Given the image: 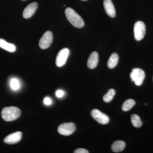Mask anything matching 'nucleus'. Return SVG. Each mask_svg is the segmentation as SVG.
<instances>
[{
	"label": "nucleus",
	"instance_id": "nucleus-9",
	"mask_svg": "<svg viewBox=\"0 0 153 153\" xmlns=\"http://www.w3.org/2000/svg\"><path fill=\"white\" fill-rule=\"evenodd\" d=\"M22 134L20 131H17L10 134L4 139V142L8 144H14L19 143L22 139Z\"/></svg>",
	"mask_w": 153,
	"mask_h": 153
},
{
	"label": "nucleus",
	"instance_id": "nucleus-15",
	"mask_svg": "<svg viewBox=\"0 0 153 153\" xmlns=\"http://www.w3.org/2000/svg\"><path fill=\"white\" fill-rule=\"evenodd\" d=\"M118 61V55L116 53H113L112 55H111L108 61V66L110 68H114L117 65Z\"/></svg>",
	"mask_w": 153,
	"mask_h": 153
},
{
	"label": "nucleus",
	"instance_id": "nucleus-20",
	"mask_svg": "<svg viewBox=\"0 0 153 153\" xmlns=\"http://www.w3.org/2000/svg\"><path fill=\"white\" fill-rule=\"evenodd\" d=\"M55 94H56V96L58 98H61L65 95V92L63 90H58L56 91Z\"/></svg>",
	"mask_w": 153,
	"mask_h": 153
},
{
	"label": "nucleus",
	"instance_id": "nucleus-8",
	"mask_svg": "<svg viewBox=\"0 0 153 153\" xmlns=\"http://www.w3.org/2000/svg\"><path fill=\"white\" fill-rule=\"evenodd\" d=\"M69 54V49L64 48L57 54L56 59V64L58 67H62L66 64Z\"/></svg>",
	"mask_w": 153,
	"mask_h": 153
},
{
	"label": "nucleus",
	"instance_id": "nucleus-10",
	"mask_svg": "<svg viewBox=\"0 0 153 153\" xmlns=\"http://www.w3.org/2000/svg\"><path fill=\"white\" fill-rule=\"evenodd\" d=\"M38 4L37 2H33L28 5L24 10L23 16L25 19H29L34 15L38 8Z\"/></svg>",
	"mask_w": 153,
	"mask_h": 153
},
{
	"label": "nucleus",
	"instance_id": "nucleus-13",
	"mask_svg": "<svg viewBox=\"0 0 153 153\" xmlns=\"http://www.w3.org/2000/svg\"><path fill=\"white\" fill-rule=\"evenodd\" d=\"M125 147L126 143L123 141H116L111 145V150L113 152L116 153L122 152Z\"/></svg>",
	"mask_w": 153,
	"mask_h": 153
},
{
	"label": "nucleus",
	"instance_id": "nucleus-6",
	"mask_svg": "<svg viewBox=\"0 0 153 153\" xmlns=\"http://www.w3.org/2000/svg\"><path fill=\"white\" fill-rule=\"evenodd\" d=\"M76 129V126L72 123H68L60 125L58 127L57 130L60 134L64 136H68L71 134Z\"/></svg>",
	"mask_w": 153,
	"mask_h": 153
},
{
	"label": "nucleus",
	"instance_id": "nucleus-1",
	"mask_svg": "<svg viewBox=\"0 0 153 153\" xmlns=\"http://www.w3.org/2000/svg\"><path fill=\"white\" fill-rule=\"evenodd\" d=\"M65 15L68 22L76 28H82L84 26V22L82 18L73 9L67 8L65 10Z\"/></svg>",
	"mask_w": 153,
	"mask_h": 153
},
{
	"label": "nucleus",
	"instance_id": "nucleus-7",
	"mask_svg": "<svg viewBox=\"0 0 153 153\" xmlns=\"http://www.w3.org/2000/svg\"><path fill=\"white\" fill-rule=\"evenodd\" d=\"M91 115L94 119L101 124H106L109 122V118L108 117L98 109L92 110L91 112Z\"/></svg>",
	"mask_w": 153,
	"mask_h": 153
},
{
	"label": "nucleus",
	"instance_id": "nucleus-16",
	"mask_svg": "<svg viewBox=\"0 0 153 153\" xmlns=\"http://www.w3.org/2000/svg\"><path fill=\"white\" fill-rule=\"evenodd\" d=\"M131 122L133 126L136 128H140L142 126V122L138 115L133 114L131 116Z\"/></svg>",
	"mask_w": 153,
	"mask_h": 153
},
{
	"label": "nucleus",
	"instance_id": "nucleus-23",
	"mask_svg": "<svg viewBox=\"0 0 153 153\" xmlns=\"http://www.w3.org/2000/svg\"><path fill=\"white\" fill-rule=\"evenodd\" d=\"M81 1H87V0H81Z\"/></svg>",
	"mask_w": 153,
	"mask_h": 153
},
{
	"label": "nucleus",
	"instance_id": "nucleus-18",
	"mask_svg": "<svg viewBox=\"0 0 153 153\" xmlns=\"http://www.w3.org/2000/svg\"><path fill=\"white\" fill-rule=\"evenodd\" d=\"M115 94V91L114 89H111L108 90L107 93L103 96V100L104 102H108L111 101Z\"/></svg>",
	"mask_w": 153,
	"mask_h": 153
},
{
	"label": "nucleus",
	"instance_id": "nucleus-19",
	"mask_svg": "<svg viewBox=\"0 0 153 153\" xmlns=\"http://www.w3.org/2000/svg\"><path fill=\"white\" fill-rule=\"evenodd\" d=\"M10 85L11 88L14 91L19 90L20 88V83L19 79L17 78H12L10 82Z\"/></svg>",
	"mask_w": 153,
	"mask_h": 153
},
{
	"label": "nucleus",
	"instance_id": "nucleus-21",
	"mask_svg": "<svg viewBox=\"0 0 153 153\" xmlns=\"http://www.w3.org/2000/svg\"><path fill=\"white\" fill-rule=\"evenodd\" d=\"M74 153H88L89 152L85 149L80 148V149H76L74 151Z\"/></svg>",
	"mask_w": 153,
	"mask_h": 153
},
{
	"label": "nucleus",
	"instance_id": "nucleus-17",
	"mask_svg": "<svg viewBox=\"0 0 153 153\" xmlns=\"http://www.w3.org/2000/svg\"><path fill=\"white\" fill-rule=\"evenodd\" d=\"M135 104V102L134 100L131 99L127 100L124 102L123 105V110L125 111H128L129 110L131 109Z\"/></svg>",
	"mask_w": 153,
	"mask_h": 153
},
{
	"label": "nucleus",
	"instance_id": "nucleus-12",
	"mask_svg": "<svg viewBox=\"0 0 153 153\" xmlns=\"http://www.w3.org/2000/svg\"><path fill=\"white\" fill-rule=\"evenodd\" d=\"M99 61L98 54L97 52H94L91 54L87 61V66L90 69L96 68L98 64Z\"/></svg>",
	"mask_w": 153,
	"mask_h": 153
},
{
	"label": "nucleus",
	"instance_id": "nucleus-3",
	"mask_svg": "<svg viewBox=\"0 0 153 153\" xmlns=\"http://www.w3.org/2000/svg\"><path fill=\"white\" fill-rule=\"evenodd\" d=\"M145 76L144 71L140 68H134L130 74L132 81H134L137 86H140L143 84Z\"/></svg>",
	"mask_w": 153,
	"mask_h": 153
},
{
	"label": "nucleus",
	"instance_id": "nucleus-11",
	"mask_svg": "<svg viewBox=\"0 0 153 153\" xmlns=\"http://www.w3.org/2000/svg\"><path fill=\"white\" fill-rule=\"evenodd\" d=\"M103 6L107 14L111 18L116 16V11L114 5L111 0H104Z\"/></svg>",
	"mask_w": 153,
	"mask_h": 153
},
{
	"label": "nucleus",
	"instance_id": "nucleus-5",
	"mask_svg": "<svg viewBox=\"0 0 153 153\" xmlns=\"http://www.w3.org/2000/svg\"><path fill=\"white\" fill-rule=\"evenodd\" d=\"M53 36L51 31H47L39 41V45L41 49H47L50 47L53 41Z\"/></svg>",
	"mask_w": 153,
	"mask_h": 153
},
{
	"label": "nucleus",
	"instance_id": "nucleus-14",
	"mask_svg": "<svg viewBox=\"0 0 153 153\" xmlns=\"http://www.w3.org/2000/svg\"><path fill=\"white\" fill-rule=\"evenodd\" d=\"M0 47L9 52H14L16 50V46L14 44L8 43L1 38H0Z\"/></svg>",
	"mask_w": 153,
	"mask_h": 153
},
{
	"label": "nucleus",
	"instance_id": "nucleus-22",
	"mask_svg": "<svg viewBox=\"0 0 153 153\" xmlns=\"http://www.w3.org/2000/svg\"><path fill=\"white\" fill-rule=\"evenodd\" d=\"M44 104L46 105H49L52 104V100L49 97H46L44 98Z\"/></svg>",
	"mask_w": 153,
	"mask_h": 153
},
{
	"label": "nucleus",
	"instance_id": "nucleus-4",
	"mask_svg": "<svg viewBox=\"0 0 153 153\" xmlns=\"http://www.w3.org/2000/svg\"><path fill=\"white\" fill-rule=\"evenodd\" d=\"M134 30L136 40L140 41L144 38L146 34V25L143 22L138 21L135 24Z\"/></svg>",
	"mask_w": 153,
	"mask_h": 153
},
{
	"label": "nucleus",
	"instance_id": "nucleus-2",
	"mask_svg": "<svg viewBox=\"0 0 153 153\" xmlns=\"http://www.w3.org/2000/svg\"><path fill=\"white\" fill-rule=\"evenodd\" d=\"M21 112L16 107H7L3 108L1 111L2 118L7 122L16 120L21 116Z\"/></svg>",
	"mask_w": 153,
	"mask_h": 153
}]
</instances>
